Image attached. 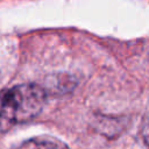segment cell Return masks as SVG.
<instances>
[{
    "label": "cell",
    "mask_w": 149,
    "mask_h": 149,
    "mask_svg": "<svg viewBox=\"0 0 149 149\" xmlns=\"http://www.w3.org/2000/svg\"><path fill=\"white\" fill-rule=\"evenodd\" d=\"M47 99L45 90L36 84H22L0 92V130L27 122L40 114Z\"/></svg>",
    "instance_id": "1"
},
{
    "label": "cell",
    "mask_w": 149,
    "mask_h": 149,
    "mask_svg": "<svg viewBox=\"0 0 149 149\" xmlns=\"http://www.w3.org/2000/svg\"><path fill=\"white\" fill-rule=\"evenodd\" d=\"M19 149H69V147L56 137L42 135L24 141Z\"/></svg>",
    "instance_id": "2"
},
{
    "label": "cell",
    "mask_w": 149,
    "mask_h": 149,
    "mask_svg": "<svg viewBox=\"0 0 149 149\" xmlns=\"http://www.w3.org/2000/svg\"><path fill=\"white\" fill-rule=\"evenodd\" d=\"M146 140H147V142H148V144H149V132H148V134L146 135Z\"/></svg>",
    "instance_id": "3"
}]
</instances>
